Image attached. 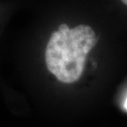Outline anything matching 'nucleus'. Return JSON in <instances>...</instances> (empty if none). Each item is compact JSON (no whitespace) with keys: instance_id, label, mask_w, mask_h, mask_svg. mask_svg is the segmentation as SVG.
Returning a JSON list of instances; mask_svg holds the SVG:
<instances>
[{"instance_id":"1","label":"nucleus","mask_w":127,"mask_h":127,"mask_svg":"<svg viewBox=\"0 0 127 127\" xmlns=\"http://www.w3.org/2000/svg\"><path fill=\"white\" fill-rule=\"evenodd\" d=\"M95 37L93 29L73 38H62L59 31L52 34L45 50V62L48 70L59 81L72 83L81 78L86 55L83 46L86 39Z\"/></svg>"},{"instance_id":"2","label":"nucleus","mask_w":127,"mask_h":127,"mask_svg":"<svg viewBox=\"0 0 127 127\" xmlns=\"http://www.w3.org/2000/svg\"><path fill=\"white\" fill-rule=\"evenodd\" d=\"M69 31H70V29L66 23H62L59 26L58 31L60 32L62 38H63L64 40L68 39V34L69 32Z\"/></svg>"},{"instance_id":"3","label":"nucleus","mask_w":127,"mask_h":127,"mask_svg":"<svg viewBox=\"0 0 127 127\" xmlns=\"http://www.w3.org/2000/svg\"><path fill=\"white\" fill-rule=\"evenodd\" d=\"M124 107H125V108H126V109L127 110V100H126V101H125V104H124Z\"/></svg>"},{"instance_id":"4","label":"nucleus","mask_w":127,"mask_h":127,"mask_svg":"<svg viewBox=\"0 0 127 127\" xmlns=\"http://www.w3.org/2000/svg\"><path fill=\"white\" fill-rule=\"evenodd\" d=\"M122 1L124 4H125L127 6V0H122Z\"/></svg>"}]
</instances>
